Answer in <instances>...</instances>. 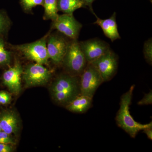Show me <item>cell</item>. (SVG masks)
I'll use <instances>...</instances> for the list:
<instances>
[{
    "label": "cell",
    "mask_w": 152,
    "mask_h": 152,
    "mask_svg": "<svg viewBox=\"0 0 152 152\" xmlns=\"http://www.w3.org/2000/svg\"><path fill=\"white\" fill-rule=\"evenodd\" d=\"M12 149L8 144L0 143V152H11Z\"/></svg>",
    "instance_id": "cell-24"
},
{
    "label": "cell",
    "mask_w": 152,
    "mask_h": 152,
    "mask_svg": "<svg viewBox=\"0 0 152 152\" xmlns=\"http://www.w3.org/2000/svg\"><path fill=\"white\" fill-rule=\"evenodd\" d=\"M53 28L72 40H77L83 25L76 20L73 14L59 15L53 21Z\"/></svg>",
    "instance_id": "cell-6"
},
{
    "label": "cell",
    "mask_w": 152,
    "mask_h": 152,
    "mask_svg": "<svg viewBox=\"0 0 152 152\" xmlns=\"http://www.w3.org/2000/svg\"><path fill=\"white\" fill-rule=\"evenodd\" d=\"M134 88L135 85H133L127 92L122 96L120 108L115 118L118 126L133 138L135 137L140 131L146 128H152V122L146 124H142L135 121L131 115L129 108Z\"/></svg>",
    "instance_id": "cell-1"
},
{
    "label": "cell",
    "mask_w": 152,
    "mask_h": 152,
    "mask_svg": "<svg viewBox=\"0 0 152 152\" xmlns=\"http://www.w3.org/2000/svg\"><path fill=\"white\" fill-rule=\"evenodd\" d=\"M23 72L21 65L17 63L4 73L3 76L4 83L11 91L18 93L20 91L21 76Z\"/></svg>",
    "instance_id": "cell-11"
},
{
    "label": "cell",
    "mask_w": 152,
    "mask_h": 152,
    "mask_svg": "<svg viewBox=\"0 0 152 152\" xmlns=\"http://www.w3.org/2000/svg\"><path fill=\"white\" fill-rule=\"evenodd\" d=\"M43 1L44 0H20V3L24 10L29 12L37 6H43Z\"/></svg>",
    "instance_id": "cell-18"
},
{
    "label": "cell",
    "mask_w": 152,
    "mask_h": 152,
    "mask_svg": "<svg viewBox=\"0 0 152 152\" xmlns=\"http://www.w3.org/2000/svg\"><path fill=\"white\" fill-rule=\"evenodd\" d=\"M10 60L11 53L6 50L4 39L0 37V65L8 64Z\"/></svg>",
    "instance_id": "cell-17"
},
{
    "label": "cell",
    "mask_w": 152,
    "mask_h": 152,
    "mask_svg": "<svg viewBox=\"0 0 152 152\" xmlns=\"http://www.w3.org/2000/svg\"><path fill=\"white\" fill-rule=\"evenodd\" d=\"M10 26V22L7 15L3 11H0V35L7 31Z\"/></svg>",
    "instance_id": "cell-20"
},
{
    "label": "cell",
    "mask_w": 152,
    "mask_h": 152,
    "mask_svg": "<svg viewBox=\"0 0 152 152\" xmlns=\"http://www.w3.org/2000/svg\"><path fill=\"white\" fill-rule=\"evenodd\" d=\"M50 76V71L43 65L37 63L28 66L23 74L26 83L31 86L44 84Z\"/></svg>",
    "instance_id": "cell-10"
},
{
    "label": "cell",
    "mask_w": 152,
    "mask_h": 152,
    "mask_svg": "<svg viewBox=\"0 0 152 152\" xmlns=\"http://www.w3.org/2000/svg\"><path fill=\"white\" fill-rule=\"evenodd\" d=\"M69 42L63 36L58 34L50 35L47 39V48L49 58L56 64L62 62Z\"/></svg>",
    "instance_id": "cell-8"
},
{
    "label": "cell",
    "mask_w": 152,
    "mask_h": 152,
    "mask_svg": "<svg viewBox=\"0 0 152 152\" xmlns=\"http://www.w3.org/2000/svg\"><path fill=\"white\" fill-rule=\"evenodd\" d=\"M91 63L100 74L104 82L109 81L116 73L118 58L112 50L101 56Z\"/></svg>",
    "instance_id": "cell-7"
},
{
    "label": "cell",
    "mask_w": 152,
    "mask_h": 152,
    "mask_svg": "<svg viewBox=\"0 0 152 152\" xmlns=\"http://www.w3.org/2000/svg\"><path fill=\"white\" fill-rule=\"evenodd\" d=\"M18 125L17 117L12 113H5L0 116V127L1 130L9 134L17 131Z\"/></svg>",
    "instance_id": "cell-14"
},
{
    "label": "cell",
    "mask_w": 152,
    "mask_h": 152,
    "mask_svg": "<svg viewBox=\"0 0 152 152\" xmlns=\"http://www.w3.org/2000/svg\"><path fill=\"white\" fill-rule=\"evenodd\" d=\"M62 63L73 75L80 76L84 70L88 62L77 40H72L69 42Z\"/></svg>",
    "instance_id": "cell-3"
},
{
    "label": "cell",
    "mask_w": 152,
    "mask_h": 152,
    "mask_svg": "<svg viewBox=\"0 0 152 152\" xmlns=\"http://www.w3.org/2000/svg\"><path fill=\"white\" fill-rule=\"evenodd\" d=\"M96 0H83L84 2H85V6L88 7L91 12L94 14L95 13L94 12L92 7V4Z\"/></svg>",
    "instance_id": "cell-26"
},
{
    "label": "cell",
    "mask_w": 152,
    "mask_h": 152,
    "mask_svg": "<svg viewBox=\"0 0 152 152\" xmlns=\"http://www.w3.org/2000/svg\"><path fill=\"white\" fill-rule=\"evenodd\" d=\"M150 1H152V0H150Z\"/></svg>",
    "instance_id": "cell-28"
},
{
    "label": "cell",
    "mask_w": 152,
    "mask_h": 152,
    "mask_svg": "<svg viewBox=\"0 0 152 152\" xmlns=\"http://www.w3.org/2000/svg\"><path fill=\"white\" fill-rule=\"evenodd\" d=\"M143 53L146 61L150 65L152 64V38L145 42L144 45Z\"/></svg>",
    "instance_id": "cell-19"
},
{
    "label": "cell",
    "mask_w": 152,
    "mask_h": 152,
    "mask_svg": "<svg viewBox=\"0 0 152 152\" xmlns=\"http://www.w3.org/2000/svg\"><path fill=\"white\" fill-rule=\"evenodd\" d=\"M1 131H2L1 130V127H0V132H1Z\"/></svg>",
    "instance_id": "cell-27"
},
{
    "label": "cell",
    "mask_w": 152,
    "mask_h": 152,
    "mask_svg": "<svg viewBox=\"0 0 152 152\" xmlns=\"http://www.w3.org/2000/svg\"><path fill=\"white\" fill-rule=\"evenodd\" d=\"M15 49L26 58L40 64H46L49 59L47 48V37L34 42L18 45Z\"/></svg>",
    "instance_id": "cell-5"
},
{
    "label": "cell",
    "mask_w": 152,
    "mask_h": 152,
    "mask_svg": "<svg viewBox=\"0 0 152 152\" xmlns=\"http://www.w3.org/2000/svg\"><path fill=\"white\" fill-rule=\"evenodd\" d=\"M94 15L96 18V20L94 24L98 25L102 28L106 37L110 39L112 42L121 39L118 31L115 12H114L111 17L107 19H101L98 17L96 14Z\"/></svg>",
    "instance_id": "cell-12"
},
{
    "label": "cell",
    "mask_w": 152,
    "mask_h": 152,
    "mask_svg": "<svg viewBox=\"0 0 152 152\" xmlns=\"http://www.w3.org/2000/svg\"><path fill=\"white\" fill-rule=\"evenodd\" d=\"M92 100V98L80 95L74 99L66 107L70 111L84 113L91 107Z\"/></svg>",
    "instance_id": "cell-13"
},
{
    "label": "cell",
    "mask_w": 152,
    "mask_h": 152,
    "mask_svg": "<svg viewBox=\"0 0 152 152\" xmlns=\"http://www.w3.org/2000/svg\"><path fill=\"white\" fill-rule=\"evenodd\" d=\"M104 82L98 70L91 63H88L80 75L81 95L93 99L98 88Z\"/></svg>",
    "instance_id": "cell-4"
},
{
    "label": "cell",
    "mask_w": 152,
    "mask_h": 152,
    "mask_svg": "<svg viewBox=\"0 0 152 152\" xmlns=\"http://www.w3.org/2000/svg\"><path fill=\"white\" fill-rule=\"evenodd\" d=\"M88 63H91L110 50L107 43L98 38L79 42Z\"/></svg>",
    "instance_id": "cell-9"
},
{
    "label": "cell",
    "mask_w": 152,
    "mask_h": 152,
    "mask_svg": "<svg viewBox=\"0 0 152 152\" xmlns=\"http://www.w3.org/2000/svg\"><path fill=\"white\" fill-rule=\"evenodd\" d=\"M10 134L1 131L0 132V143L9 144L13 143L12 140L10 136Z\"/></svg>",
    "instance_id": "cell-22"
},
{
    "label": "cell",
    "mask_w": 152,
    "mask_h": 152,
    "mask_svg": "<svg viewBox=\"0 0 152 152\" xmlns=\"http://www.w3.org/2000/svg\"><path fill=\"white\" fill-rule=\"evenodd\" d=\"M45 9L44 18L54 21L59 16L57 0H44L43 6Z\"/></svg>",
    "instance_id": "cell-16"
},
{
    "label": "cell",
    "mask_w": 152,
    "mask_h": 152,
    "mask_svg": "<svg viewBox=\"0 0 152 152\" xmlns=\"http://www.w3.org/2000/svg\"><path fill=\"white\" fill-rule=\"evenodd\" d=\"M58 11L64 14H73L76 10L86 7L83 0H57Z\"/></svg>",
    "instance_id": "cell-15"
},
{
    "label": "cell",
    "mask_w": 152,
    "mask_h": 152,
    "mask_svg": "<svg viewBox=\"0 0 152 152\" xmlns=\"http://www.w3.org/2000/svg\"><path fill=\"white\" fill-rule=\"evenodd\" d=\"M52 90L55 100L67 105L81 95L80 78L70 74L61 75L53 84Z\"/></svg>",
    "instance_id": "cell-2"
},
{
    "label": "cell",
    "mask_w": 152,
    "mask_h": 152,
    "mask_svg": "<svg viewBox=\"0 0 152 152\" xmlns=\"http://www.w3.org/2000/svg\"><path fill=\"white\" fill-rule=\"evenodd\" d=\"M152 104V91H151L148 93L145 94L143 98L138 102L139 105H145Z\"/></svg>",
    "instance_id": "cell-21"
},
{
    "label": "cell",
    "mask_w": 152,
    "mask_h": 152,
    "mask_svg": "<svg viewBox=\"0 0 152 152\" xmlns=\"http://www.w3.org/2000/svg\"><path fill=\"white\" fill-rule=\"evenodd\" d=\"M143 132L146 135L148 138L152 140V128H148L144 129L142 130Z\"/></svg>",
    "instance_id": "cell-25"
},
{
    "label": "cell",
    "mask_w": 152,
    "mask_h": 152,
    "mask_svg": "<svg viewBox=\"0 0 152 152\" xmlns=\"http://www.w3.org/2000/svg\"><path fill=\"white\" fill-rule=\"evenodd\" d=\"M11 95L6 91L0 92V104H6L11 101Z\"/></svg>",
    "instance_id": "cell-23"
}]
</instances>
